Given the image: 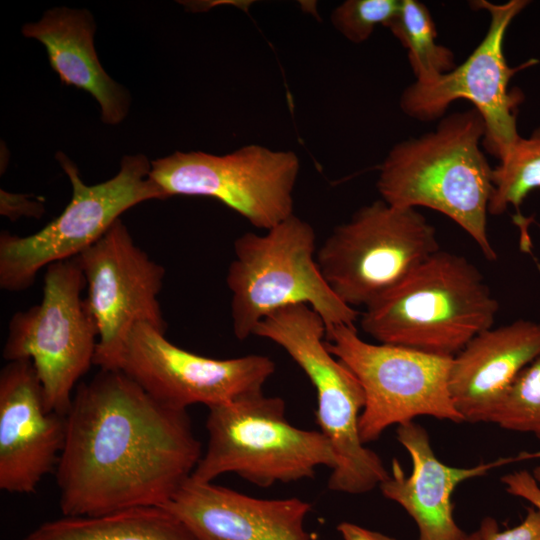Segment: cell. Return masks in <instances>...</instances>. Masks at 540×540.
I'll return each mask as SVG.
<instances>
[{"instance_id": "obj_1", "label": "cell", "mask_w": 540, "mask_h": 540, "mask_svg": "<svg viewBox=\"0 0 540 540\" xmlns=\"http://www.w3.org/2000/svg\"><path fill=\"white\" fill-rule=\"evenodd\" d=\"M202 456L184 409L167 406L119 369L78 384L55 469L63 516L160 506Z\"/></svg>"}, {"instance_id": "obj_2", "label": "cell", "mask_w": 540, "mask_h": 540, "mask_svg": "<svg viewBox=\"0 0 540 540\" xmlns=\"http://www.w3.org/2000/svg\"><path fill=\"white\" fill-rule=\"evenodd\" d=\"M485 131L475 108L442 117L433 131L390 149L377 188L390 205L427 207L449 217L494 261L487 232L493 168L480 148Z\"/></svg>"}, {"instance_id": "obj_3", "label": "cell", "mask_w": 540, "mask_h": 540, "mask_svg": "<svg viewBox=\"0 0 540 540\" xmlns=\"http://www.w3.org/2000/svg\"><path fill=\"white\" fill-rule=\"evenodd\" d=\"M499 304L465 257L439 250L365 308L360 325L378 343L454 357L493 327Z\"/></svg>"}, {"instance_id": "obj_4", "label": "cell", "mask_w": 540, "mask_h": 540, "mask_svg": "<svg viewBox=\"0 0 540 540\" xmlns=\"http://www.w3.org/2000/svg\"><path fill=\"white\" fill-rule=\"evenodd\" d=\"M226 284L231 292L235 337L244 340L269 314L304 304L322 318L326 331L355 327L358 312L330 288L317 264L313 227L295 214L264 234L247 232L234 241Z\"/></svg>"}, {"instance_id": "obj_5", "label": "cell", "mask_w": 540, "mask_h": 540, "mask_svg": "<svg viewBox=\"0 0 540 540\" xmlns=\"http://www.w3.org/2000/svg\"><path fill=\"white\" fill-rule=\"evenodd\" d=\"M253 335L282 347L315 388L316 421L336 455L328 488L359 495L379 487L389 471L359 435L363 389L350 369L329 351L320 315L304 304L287 306L262 319Z\"/></svg>"}, {"instance_id": "obj_6", "label": "cell", "mask_w": 540, "mask_h": 540, "mask_svg": "<svg viewBox=\"0 0 540 540\" xmlns=\"http://www.w3.org/2000/svg\"><path fill=\"white\" fill-rule=\"evenodd\" d=\"M208 409V444L191 475L195 480L212 482L235 473L266 488L312 478L318 467L336 465L326 435L292 425L280 397L259 390Z\"/></svg>"}, {"instance_id": "obj_7", "label": "cell", "mask_w": 540, "mask_h": 540, "mask_svg": "<svg viewBox=\"0 0 540 540\" xmlns=\"http://www.w3.org/2000/svg\"><path fill=\"white\" fill-rule=\"evenodd\" d=\"M69 177L72 197L58 217L39 231L0 235V287L19 292L31 287L41 269L72 259L96 243L130 208L153 199H166L151 179V162L143 154L122 158L109 180L86 185L77 166L62 152L56 155Z\"/></svg>"}, {"instance_id": "obj_8", "label": "cell", "mask_w": 540, "mask_h": 540, "mask_svg": "<svg viewBox=\"0 0 540 540\" xmlns=\"http://www.w3.org/2000/svg\"><path fill=\"white\" fill-rule=\"evenodd\" d=\"M439 250L435 227L424 215L381 199L335 227L316 261L345 304L367 308Z\"/></svg>"}, {"instance_id": "obj_9", "label": "cell", "mask_w": 540, "mask_h": 540, "mask_svg": "<svg viewBox=\"0 0 540 540\" xmlns=\"http://www.w3.org/2000/svg\"><path fill=\"white\" fill-rule=\"evenodd\" d=\"M85 277L77 257L46 268L41 301L10 319L3 358L30 360L46 408L66 416L77 383L92 365L98 328L82 291Z\"/></svg>"}, {"instance_id": "obj_10", "label": "cell", "mask_w": 540, "mask_h": 540, "mask_svg": "<svg viewBox=\"0 0 540 540\" xmlns=\"http://www.w3.org/2000/svg\"><path fill=\"white\" fill-rule=\"evenodd\" d=\"M325 339L329 351L350 369L363 389L359 435L364 444L377 440L388 427L420 416L464 422L449 392L453 357L369 343L356 327L349 326L326 331Z\"/></svg>"}, {"instance_id": "obj_11", "label": "cell", "mask_w": 540, "mask_h": 540, "mask_svg": "<svg viewBox=\"0 0 540 540\" xmlns=\"http://www.w3.org/2000/svg\"><path fill=\"white\" fill-rule=\"evenodd\" d=\"M299 170L294 151L250 144L225 155L176 151L152 161L150 177L166 198H213L267 231L294 214Z\"/></svg>"}, {"instance_id": "obj_12", "label": "cell", "mask_w": 540, "mask_h": 540, "mask_svg": "<svg viewBox=\"0 0 540 540\" xmlns=\"http://www.w3.org/2000/svg\"><path fill=\"white\" fill-rule=\"evenodd\" d=\"M471 4L489 13L490 22L483 39L466 60L451 71L428 81L415 80L407 86L399 104L408 117L432 121L444 117L452 102L470 101L484 120V148L501 160L520 137L516 115L523 96L520 91L509 88L510 80L519 70L537 63L530 59L521 66L511 67L504 54L508 27L529 1L494 4L480 0Z\"/></svg>"}, {"instance_id": "obj_13", "label": "cell", "mask_w": 540, "mask_h": 540, "mask_svg": "<svg viewBox=\"0 0 540 540\" xmlns=\"http://www.w3.org/2000/svg\"><path fill=\"white\" fill-rule=\"evenodd\" d=\"M77 259L99 333L94 365L116 369L137 325L166 331L158 299L165 269L135 243L121 219Z\"/></svg>"}, {"instance_id": "obj_14", "label": "cell", "mask_w": 540, "mask_h": 540, "mask_svg": "<svg viewBox=\"0 0 540 540\" xmlns=\"http://www.w3.org/2000/svg\"><path fill=\"white\" fill-rule=\"evenodd\" d=\"M116 369L157 401L186 410L193 404L209 408L262 390L275 364L255 354L229 359L201 356L170 342L164 331L139 324L127 338Z\"/></svg>"}, {"instance_id": "obj_15", "label": "cell", "mask_w": 540, "mask_h": 540, "mask_svg": "<svg viewBox=\"0 0 540 540\" xmlns=\"http://www.w3.org/2000/svg\"><path fill=\"white\" fill-rule=\"evenodd\" d=\"M65 437L66 416L46 408L32 362H7L0 372V489L34 493L56 469Z\"/></svg>"}, {"instance_id": "obj_16", "label": "cell", "mask_w": 540, "mask_h": 540, "mask_svg": "<svg viewBox=\"0 0 540 540\" xmlns=\"http://www.w3.org/2000/svg\"><path fill=\"white\" fill-rule=\"evenodd\" d=\"M397 441L412 461L406 476L400 462L393 460L388 478L379 485L383 496L400 505L418 527V540H466V534L455 522L452 494L456 487L469 479L481 477L493 469L540 458L539 452H521L481 462L472 467H452L437 458L430 438L414 421L398 425Z\"/></svg>"}, {"instance_id": "obj_17", "label": "cell", "mask_w": 540, "mask_h": 540, "mask_svg": "<svg viewBox=\"0 0 540 540\" xmlns=\"http://www.w3.org/2000/svg\"><path fill=\"white\" fill-rule=\"evenodd\" d=\"M160 506L199 540H316L304 525L311 505L295 497L260 499L190 476Z\"/></svg>"}, {"instance_id": "obj_18", "label": "cell", "mask_w": 540, "mask_h": 540, "mask_svg": "<svg viewBox=\"0 0 540 540\" xmlns=\"http://www.w3.org/2000/svg\"><path fill=\"white\" fill-rule=\"evenodd\" d=\"M540 355V323L517 320L489 328L452 358L449 392L468 423H488L517 375Z\"/></svg>"}, {"instance_id": "obj_19", "label": "cell", "mask_w": 540, "mask_h": 540, "mask_svg": "<svg viewBox=\"0 0 540 540\" xmlns=\"http://www.w3.org/2000/svg\"><path fill=\"white\" fill-rule=\"evenodd\" d=\"M95 28L88 10L57 7L25 24L22 34L43 44L62 84L91 94L100 106L102 121L116 125L128 113L130 96L102 67L94 47Z\"/></svg>"}, {"instance_id": "obj_20", "label": "cell", "mask_w": 540, "mask_h": 540, "mask_svg": "<svg viewBox=\"0 0 540 540\" xmlns=\"http://www.w3.org/2000/svg\"><path fill=\"white\" fill-rule=\"evenodd\" d=\"M21 540H199L163 506H140L44 522Z\"/></svg>"}, {"instance_id": "obj_21", "label": "cell", "mask_w": 540, "mask_h": 540, "mask_svg": "<svg viewBox=\"0 0 540 540\" xmlns=\"http://www.w3.org/2000/svg\"><path fill=\"white\" fill-rule=\"evenodd\" d=\"M387 28L406 48L416 81L431 80L456 66L454 53L437 43L436 26L425 4L401 0L400 10Z\"/></svg>"}, {"instance_id": "obj_22", "label": "cell", "mask_w": 540, "mask_h": 540, "mask_svg": "<svg viewBox=\"0 0 540 540\" xmlns=\"http://www.w3.org/2000/svg\"><path fill=\"white\" fill-rule=\"evenodd\" d=\"M492 181L491 215H500L509 206L519 207L529 193L540 188V128L528 138L519 137L493 168Z\"/></svg>"}, {"instance_id": "obj_23", "label": "cell", "mask_w": 540, "mask_h": 540, "mask_svg": "<svg viewBox=\"0 0 540 540\" xmlns=\"http://www.w3.org/2000/svg\"><path fill=\"white\" fill-rule=\"evenodd\" d=\"M488 423L540 439V355L517 375Z\"/></svg>"}, {"instance_id": "obj_24", "label": "cell", "mask_w": 540, "mask_h": 540, "mask_svg": "<svg viewBox=\"0 0 540 540\" xmlns=\"http://www.w3.org/2000/svg\"><path fill=\"white\" fill-rule=\"evenodd\" d=\"M401 0H346L331 13L333 27L355 44L370 38L375 27H385L397 15Z\"/></svg>"}, {"instance_id": "obj_25", "label": "cell", "mask_w": 540, "mask_h": 540, "mask_svg": "<svg viewBox=\"0 0 540 540\" xmlns=\"http://www.w3.org/2000/svg\"><path fill=\"white\" fill-rule=\"evenodd\" d=\"M478 530L481 540H540V511L533 506L528 508L519 525L502 532L494 518L486 517Z\"/></svg>"}, {"instance_id": "obj_26", "label": "cell", "mask_w": 540, "mask_h": 540, "mask_svg": "<svg viewBox=\"0 0 540 540\" xmlns=\"http://www.w3.org/2000/svg\"><path fill=\"white\" fill-rule=\"evenodd\" d=\"M500 481L508 494L526 500L540 511V484L531 472L514 471L502 476Z\"/></svg>"}, {"instance_id": "obj_27", "label": "cell", "mask_w": 540, "mask_h": 540, "mask_svg": "<svg viewBox=\"0 0 540 540\" xmlns=\"http://www.w3.org/2000/svg\"><path fill=\"white\" fill-rule=\"evenodd\" d=\"M43 213L44 207L41 203L30 200L26 195L1 190V214L11 220L20 216L40 217Z\"/></svg>"}, {"instance_id": "obj_28", "label": "cell", "mask_w": 540, "mask_h": 540, "mask_svg": "<svg viewBox=\"0 0 540 540\" xmlns=\"http://www.w3.org/2000/svg\"><path fill=\"white\" fill-rule=\"evenodd\" d=\"M344 540H396L382 533L372 531L349 522H342L337 527ZM466 540H481V535L477 529L468 534Z\"/></svg>"}, {"instance_id": "obj_29", "label": "cell", "mask_w": 540, "mask_h": 540, "mask_svg": "<svg viewBox=\"0 0 540 540\" xmlns=\"http://www.w3.org/2000/svg\"><path fill=\"white\" fill-rule=\"evenodd\" d=\"M534 479L540 484V464L534 467L533 471L531 472Z\"/></svg>"}]
</instances>
